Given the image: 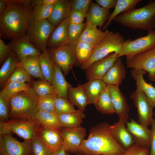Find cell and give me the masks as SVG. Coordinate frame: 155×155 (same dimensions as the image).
Returning <instances> with one entry per match:
<instances>
[{
	"mask_svg": "<svg viewBox=\"0 0 155 155\" xmlns=\"http://www.w3.org/2000/svg\"><path fill=\"white\" fill-rule=\"evenodd\" d=\"M7 7L0 15V38L11 40L25 36L33 20L29 0H5Z\"/></svg>",
	"mask_w": 155,
	"mask_h": 155,
	"instance_id": "6da1fadb",
	"label": "cell"
},
{
	"mask_svg": "<svg viewBox=\"0 0 155 155\" xmlns=\"http://www.w3.org/2000/svg\"><path fill=\"white\" fill-rule=\"evenodd\" d=\"M125 150L112 134L109 124L101 123L92 127L86 139H84L76 155H122Z\"/></svg>",
	"mask_w": 155,
	"mask_h": 155,
	"instance_id": "7a4b0ae2",
	"label": "cell"
},
{
	"mask_svg": "<svg viewBox=\"0 0 155 155\" xmlns=\"http://www.w3.org/2000/svg\"><path fill=\"white\" fill-rule=\"evenodd\" d=\"M131 29L147 31L155 29V1L143 7L122 13L113 20Z\"/></svg>",
	"mask_w": 155,
	"mask_h": 155,
	"instance_id": "3957f363",
	"label": "cell"
},
{
	"mask_svg": "<svg viewBox=\"0 0 155 155\" xmlns=\"http://www.w3.org/2000/svg\"><path fill=\"white\" fill-rule=\"evenodd\" d=\"M38 96L31 86L16 94L10 100V117L11 119L34 118L38 111Z\"/></svg>",
	"mask_w": 155,
	"mask_h": 155,
	"instance_id": "277c9868",
	"label": "cell"
},
{
	"mask_svg": "<svg viewBox=\"0 0 155 155\" xmlns=\"http://www.w3.org/2000/svg\"><path fill=\"white\" fill-rule=\"evenodd\" d=\"M125 40L119 33H114L95 46L89 58L80 65L81 68L86 70L94 62L113 53H118Z\"/></svg>",
	"mask_w": 155,
	"mask_h": 155,
	"instance_id": "5b68a950",
	"label": "cell"
},
{
	"mask_svg": "<svg viewBox=\"0 0 155 155\" xmlns=\"http://www.w3.org/2000/svg\"><path fill=\"white\" fill-rule=\"evenodd\" d=\"M155 47V31H148V34L132 40L131 38L125 40L118 53L117 58L123 56L126 57V61L140 53Z\"/></svg>",
	"mask_w": 155,
	"mask_h": 155,
	"instance_id": "8992f818",
	"label": "cell"
},
{
	"mask_svg": "<svg viewBox=\"0 0 155 155\" xmlns=\"http://www.w3.org/2000/svg\"><path fill=\"white\" fill-rule=\"evenodd\" d=\"M55 27L47 19L33 20L26 36L36 48L42 52L47 49L48 39Z\"/></svg>",
	"mask_w": 155,
	"mask_h": 155,
	"instance_id": "52a82bcc",
	"label": "cell"
},
{
	"mask_svg": "<svg viewBox=\"0 0 155 155\" xmlns=\"http://www.w3.org/2000/svg\"><path fill=\"white\" fill-rule=\"evenodd\" d=\"M0 125L24 140L31 141L37 136L41 125L38 121L34 118L11 119L5 122H0Z\"/></svg>",
	"mask_w": 155,
	"mask_h": 155,
	"instance_id": "ba28073f",
	"label": "cell"
},
{
	"mask_svg": "<svg viewBox=\"0 0 155 155\" xmlns=\"http://www.w3.org/2000/svg\"><path fill=\"white\" fill-rule=\"evenodd\" d=\"M75 46L69 44L57 48H47L54 62L61 68L64 76L68 75L77 60Z\"/></svg>",
	"mask_w": 155,
	"mask_h": 155,
	"instance_id": "9c48e42d",
	"label": "cell"
},
{
	"mask_svg": "<svg viewBox=\"0 0 155 155\" xmlns=\"http://www.w3.org/2000/svg\"><path fill=\"white\" fill-rule=\"evenodd\" d=\"M31 141L19 142L11 134L0 135V155H30Z\"/></svg>",
	"mask_w": 155,
	"mask_h": 155,
	"instance_id": "30bf717a",
	"label": "cell"
},
{
	"mask_svg": "<svg viewBox=\"0 0 155 155\" xmlns=\"http://www.w3.org/2000/svg\"><path fill=\"white\" fill-rule=\"evenodd\" d=\"M126 64L128 68L146 71L150 80L155 82V47L137 55Z\"/></svg>",
	"mask_w": 155,
	"mask_h": 155,
	"instance_id": "8fae6325",
	"label": "cell"
},
{
	"mask_svg": "<svg viewBox=\"0 0 155 155\" xmlns=\"http://www.w3.org/2000/svg\"><path fill=\"white\" fill-rule=\"evenodd\" d=\"M137 109L138 123L148 127L153 120V108L145 95L137 88L130 96Z\"/></svg>",
	"mask_w": 155,
	"mask_h": 155,
	"instance_id": "7c38bea8",
	"label": "cell"
},
{
	"mask_svg": "<svg viewBox=\"0 0 155 155\" xmlns=\"http://www.w3.org/2000/svg\"><path fill=\"white\" fill-rule=\"evenodd\" d=\"M60 131L63 139V146L66 152L75 153L86 136V129L81 126L63 127Z\"/></svg>",
	"mask_w": 155,
	"mask_h": 155,
	"instance_id": "4fadbf2b",
	"label": "cell"
},
{
	"mask_svg": "<svg viewBox=\"0 0 155 155\" xmlns=\"http://www.w3.org/2000/svg\"><path fill=\"white\" fill-rule=\"evenodd\" d=\"M118 53H113L92 63L85 70L88 80H102L103 77L113 65L117 59Z\"/></svg>",
	"mask_w": 155,
	"mask_h": 155,
	"instance_id": "5bb4252c",
	"label": "cell"
},
{
	"mask_svg": "<svg viewBox=\"0 0 155 155\" xmlns=\"http://www.w3.org/2000/svg\"><path fill=\"white\" fill-rule=\"evenodd\" d=\"M69 24V16L53 31L46 44L48 49H55L70 44L68 28Z\"/></svg>",
	"mask_w": 155,
	"mask_h": 155,
	"instance_id": "9a60e30c",
	"label": "cell"
},
{
	"mask_svg": "<svg viewBox=\"0 0 155 155\" xmlns=\"http://www.w3.org/2000/svg\"><path fill=\"white\" fill-rule=\"evenodd\" d=\"M108 86L115 113L118 115L119 120L126 123L129 118V106L126 100L121 91L119 86Z\"/></svg>",
	"mask_w": 155,
	"mask_h": 155,
	"instance_id": "2e32d148",
	"label": "cell"
},
{
	"mask_svg": "<svg viewBox=\"0 0 155 155\" xmlns=\"http://www.w3.org/2000/svg\"><path fill=\"white\" fill-rule=\"evenodd\" d=\"M126 127L133 138L135 143L149 148H150L151 130L148 127L137 123L134 119H129L127 121Z\"/></svg>",
	"mask_w": 155,
	"mask_h": 155,
	"instance_id": "e0dca14e",
	"label": "cell"
},
{
	"mask_svg": "<svg viewBox=\"0 0 155 155\" xmlns=\"http://www.w3.org/2000/svg\"><path fill=\"white\" fill-rule=\"evenodd\" d=\"M37 136L53 152L63 146V139L60 130L41 125Z\"/></svg>",
	"mask_w": 155,
	"mask_h": 155,
	"instance_id": "ac0fdd59",
	"label": "cell"
},
{
	"mask_svg": "<svg viewBox=\"0 0 155 155\" xmlns=\"http://www.w3.org/2000/svg\"><path fill=\"white\" fill-rule=\"evenodd\" d=\"M86 23V26L79 41L86 42L95 46L114 33L108 30L103 31L101 28L98 29L96 26L88 22Z\"/></svg>",
	"mask_w": 155,
	"mask_h": 155,
	"instance_id": "d6986e66",
	"label": "cell"
},
{
	"mask_svg": "<svg viewBox=\"0 0 155 155\" xmlns=\"http://www.w3.org/2000/svg\"><path fill=\"white\" fill-rule=\"evenodd\" d=\"M16 53L18 59L30 56H40L42 53L26 36L11 40L8 44Z\"/></svg>",
	"mask_w": 155,
	"mask_h": 155,
	"instance_id": "ffe728a7",
	"label": "cell"
},
{
	"mask_svg": "<svg viewBox=\"0 0 155 155\" xmlns=\"http://www.w3.org/2000/svg\"><path fill=\"white\" fill-rule=\"evenodd\" d=\"M126 124L125 122L119 120L118 122L109 125V129L117 141L126 150L135 143L132 136L126 127Z\"/></svg>",
	"mask_w": 155,
	"mask_h": 155,
	"instance_id": "44dd1931",
	"label": "cell"
},
{
	"mask_svg": "<svg viewBox=\"0 0 155 155\" xmlns=\"http://www.w3.org/2000/svg\"><path fill=\"white\" fill-rule=\"evenodd\" d=\"M146 73V71L138 69H132L131 72V75L136 82L137 88L145 95L150 104L153 108L155 107V87L144 79V75Z\"/></svg>",
	"mask_w": 155,
	"mask_h": 155,
	"instance_id": "7402d4cb",
	"label": "cell"
},
{
	"mask_svg": "<svg viewBox=\"0 0 155 155\" xmlns=\"http://www.w3.org/2000/svg\"><path fill=\"white\" fill-rule=\"evenodd\" d=\"M126 75V70L122 59H117L103 78L102 80L107 85L119 86L122 83Z\"/></svg>",
	"mask_w": 155,
	"mask_h": 155,
	"instance_id": "603a6c76",
	"label": "cell"
},
{
	"mask_svg": "<svg viewBox=\"0 0 155 155\" xmlns=\"http://www.w3.org/2000/svg\"><path fill=\"white\" fill-rule=\"evenodd\" d=\"M111 14L109 10L92 1L86 14V22L101 28L106 23Z\"/></svg>",
	"mask_w": 155,
	"mask_h": 155,
	"instance_id": "cb8c5ba5",
	"label": "cell"
},
{
	"mask_svg": "<svg viewBox=\"0 0 155 155\" xmlns=\"http://www.w3.org/2000/svg\"><path fill=\"white\" fill-rule=\"evenodd\" d=\"M71 10L70 0H59L47 19L57 27L69 16Z\"/></svg>",
	"mask_w": 155,
	"mask_h": 155,
	"instance_id": "d4e9b609",
	"label": "cell"
},
{
	"mask_svg": "<svg viewBox=\"0 0 155 155\" xmlns=\"http://www.w3.org/2000/svg\"><path fill=\"white\" fill-rule=\"evenodd\" d=\"M64 76L61 68L54 63V70L51 84L58 97L69 100L68 91L69 88L72 86L67 81Z\"/></svg>",
	"mask_w": 155,
	"mask_h": 155,
	"instance_id": "484cf974",
	"label": "cell"
},
{
	"mask_svg": "<svg viewBox=\"0 0 155 155\" xmlns=\"http://www.w3.org/2000/svg\"><path fill=\"white\" fill-rule=\"evenodd\" d=\"M82 85L88 104L94 105L100 93L107 85L102 80H89Z\"/></svg>",
	"mask_w": 155,
	"mask_h": 155,
	"instance_id": "4316f807",
	"label": "cell"
},
{
	"mask_svg": "<svg viewBox=\"0 0 155 155\" xmlns=\"http://www.w3.org/2000/svg\"><path fill=\"white\" fill-rule=\"evenodd\" d=\"M38 56H30L18 59L24 69L31 76L40 79H44L40 67Z\"/></svg>",
	"mask_w": 155,
	"mask_h": 155,
	"instance_id": "83f0119b",
	"label": "cell"
},
{
	"mask_svg": "<svg viewBox=\"0 0 155 155\" xmlns=\"http://www.w3.org/2000/svg\"><path fill=\"white\" fill-rule=\"evenodd\" d=\"M19 63L17 56L15 52L13 51L2 65L0 69V86L2 89Z\"/></svg>",
	"mask_w": 155,
	"mask_h": 155,
	"instance_id": "f1b7e54d",
	"label": "cell"
},
{
	"mask_svg": "<svg viewBox=\"0 0 155 155\" xmlns=\"http://www.w3.org/2000/svg\"><path fill=\"white\" fill-rule=\"evenodd\" d=\"M94 105L96 109L102 114H112L115 113L108 85L102 90Z\"/></svg>",
	"mask_w": 155,
	"mask_h": 155,
	"instance_id": "f546056e",
	"label": "cell"
},
{
	"mask_svg": "<svg viewBox=\"0 0 155 155\" xmlns=\"http://www.w3.org/2000/svg\"><path fill=\"white\" fill-rule=\"evenodd\" d=\"M69 100L78 109L84 111L88 104L87 98L85 94L82 84H79L76 87H70L68 91Z\"/></svg>",
	"mask_w": 155,
	"mask_h": 155,
	"instance_id": "4dcf8cb0",
	"label": "cell"
},
{
	"mask_svg": "<svg viewBox=\"0 0 155 155\" xmlns=\"http://www.w3.org/2000/svg\"><path fill=\"white\" fill-rule=\"evenodd\" d=\"M142 1V0H117L114 9L111 13L105 24L103 26V31L106 30L110 24L111 22L119 14L135 9L139 3Z\"/></svg>",
	"mask_w": 155,
	"mask_h": 155,
	"instance_id": "1f68e13d",
	"label": "cell"
},
{
	"mask_svg": "<svg viewBox=\"0 0 155 155\" xmlns=\"http://www.w3.org/2000/svg\"><path fill=\"white\" fill-rule=\"evenodd\" d=\"M39 62L44 79L52 84L54 70V62L47 48L42 52L39 56Z\"/></svg>",
	"mask_w": 155,
	"mask_h": 155,
	"instance_id": "d6a6232c",
	"label": "cell"
},
{
	"mask_svg": "<svg viewBox=\"0 0 155 155\" xmlns=\"http://www.w3.org/2000/svg\"><path fill=\"white\" fill-rule=\"evenodd\" d=\"M62 127L73 128L81 127L85 115L84 111L79 109L75 112L57 116Z\"/></svg>",
	"mask_w": 155,
	"mask_h": 155,
	"instance_id": "836d02e7",
	"label": "cell"
},
{
	"mask_svg": "<svg viewBox=\"0 0 155 155\" xmlns=\"http://www.w3.org/2000/svg\"><path fill=\"white\" fill-rule=\"evenodd\" d=\"M34 118L38 121L42 126L59 130L63 127L58 116L55 113L38 110L35 114Z\"/></svg>",
	"mask_w": 155,
	"mask_h": 155,
	"instance_id": "e575fe53",
	"label": "cell"
},
{
	"mask_svg": "<svg viewBox=\"0 0 155 155\" xmlns=\"http://www.w3.org/2000/svg\"><path fill=\"white\" fill-rule=\"evenodd\" d=\"M31 85L28 83H20L15 81L8 82L5 84L0 94L6 99L10 100L18 93L27 89Z\"/></svg>",
	"mask_w": 155,
	"mask_h": 155,
	"instance_id": "d590c367",
	"label": "cell"
},
{
	"mask_svg": "<svg viewBox=\"0 0 155 155\" xmlns=\"http://www.w3.org/2000/svg\"><path fill=\"white\" fill-rule=\"evenodd\" d=\"M94 46L88 43L79 41L75 49L77 60L80 65L84 63L91 55Z\"/></svg>",
	"mask_w": 155,
	"mask_h": 155,
	"instance_id": "8d00e7d4",
	"label": "cell"
},
{
	"mask_svg": "<svg viewBox=\"0 0 155 155\" xmlns=\"http://www.w3.org/2000/svg\"><path fill=\"white\" fill-rule=\"evenodd\" d=\"M31 85L34 91L38 96L56 94L53 86L45 80L40 79L33 81Z\"/></svg>",
	"mask_w": 155,
	"mask_h": 155,
	"instance_id": "74e56055",
	"label": "cell"
},
{
	"mask_svg": "<svg viewBox=\"0 0 155 155\" xmlns=\"http://www.w3.org/2000/svg\"><path fill=\"white\" fill-rule=\"evenodd\" d=\"M55 94H53L38 97V110L55 113L56 100L57 97Z\"/></svg>",
	"mask_w": 155,
	"mask_h": 155,
	"instance_id": "f35d334b",
	"label": "cell"
},
{
	"mask_svg": "<svg viewBox=\"0 0 155 155\" xmlns=\"http://www.w3.org/2000/svg\"><path fill=\"white\" fill-rule=\"evenodd\" d=\"M11 81L31 84L33 82L31 76L24 69L20 62L6 83Z\"/></svg>",
	"mask_w": 155,
	"mask_h": 155,
	"instance_id": "ab89813d",
	"label": "cell"
},
{
	"mask_svg": "<svg viewBox=\"0 0 155 155\" xmlns=\"http://www.w3.org/2000/svg\"><path fill=\"white\" fill-rule=\"evenodd\" d=\"M74 105L68 99L64 98H57L55 105V113L57 116L75 112L76 111Z\"/></svg>",
	"mask_w": 155,
	"mask_h": 155,
	"instance_id": "60d3db41",
	"label": "cell"
},
{
	"mask_svg": "<svg viewBox=\"0 0 155 155\" xmlns=\"http://www.w3.org/2000/svg\"><path fill=\"white\" fill-rule=\"evenodd\" d=\"M32 155H51L53 151L36 136L31 142Z\"/></svg>",
	"mask_w": 155,
	"mask_h": 155,
	"instance_id": "b9f144b4",
	"label": "cell"
},
{
	"mask_svg": "<svg viewBox=\"0 0 155 155\" xmlns=\"http://www.w3.org/2000/svg\"><path fill=\"white\" fill-rule=\"evenodd\" d=\"M55 4L32 6L33 20L47 19Z\"/></svg>",
	"mask_w": 155,
	"mask_h": 155,
	"instance_id": "7bdbcfd3",
	"label": "cell"
},
{
	"mask_svg": "<svg viewBox=\"0 0 155 155\" xmlns=\"http://www.w3.org/2000/svg\"><path fill=\"white\" fill-rule=\"evenodd\" d=\"M86 26V23L79 24L69 23L68 28L70 44L75 46L79 42L80 37Z\"/></svg>",
	"mask_w": 155,
	"mask_h": 155,
	"instance_id": "ee69618b",
	"label": "cell"
},
{
	"mask_svg": "<svg viewBox=\"0 0 155 155\" xmlns=\"http://www.w3.org/2000/svg\"><path fill=\"white\" fill-rule=\"evenodd\" d=\"M10 112V100L6 99L0 94V122H5L9 119Z\"/></svg>",
	"mask_w": 155,
	"mask_h": 155,
	"instance_id": "f6af8a7d",
	"label": "cell"
},
{
	"mask_svg": "<svg viewBox=\"0 0 155 155\" xmlns=\"http://www.w3.org/2000/svg\"><path fill=\"white\" fill-rule=\"evenodd\" d=\"M150 150L139 144H135L125 150L122 155H149Z\"/></svg>",
	"mask_w": 155,
	"mask_h": 155,
	"instance_id": "bcb514c9",
	"label": "cell"
},
{
	"mask_svg": "<svg viewBox=\"0 0 155 155\" xmlns=\"http://www.w3.org/2000/svg\"><path fill=\"white\" fill-rule=\"evenodd\" d=\"M92 1L91 0H70L72 9L88 12Z\"/></svg>",
	"mask_w": 155,
	"mask_h": 155,
	"instance_id": "7dc6e473",
	"label": "cell"
},
{
	"mask_svg": "<svg viewBox=\"0 0 155 155\" xmlns=\"http://www.w3.org/2000/svg\"><path fill=\"white\" fill-rule=\"evenodd\" d=\"M86 14L82 11L72 9L69 16V23L75 24L83 23Z\"/></svg>",
	"mask_w": 155,
	"mask_h": 155,
	"instance_id": "c3c4849f",
	"label": "cell"
},
{
	"mask_svg": "<svg viewBox=\"0 0 155 155\" xmlns=\"http://www.w3.org/2000/svg\"><path fill=\"white\" fill-rule=\"evenodd\" d=\"M13 51L10 46L5 44L0 37V63L2 65Z\"/></svg>",
	"mask_w": 155,
	"mask_h": 155,
	"instance_id": "681fc988",
	"label": "cell"
},
{
	"mask_svg": "<svg viewBox=\"0 0 155 155\" xmlns=\"http://www.w3.org/2000/svg\"><path fill=\"white\" fill-rule=\"evenodd\" d=\"M96 3L102 7L109 10L111 8H115L117 0H95Z\"/></svg>",
	"mask_w": 155,
	"mask_h": 155,
	"instance_id": "f907efd6",
	"label": "cell"
},
{
	"mask_svg": "<svg viewBox=\"0 0 155 155\" xmlns=\"http://www.w3.org/2000/svg\"><path fill=\"white\" fill-rule=\"evenodd\" d=\"M150 125L151 139L149 155H155V119H153Z\"/></svg>",
	"mask_w": 155,
	"mask_h": 155,
	"instance_id": "816d5d0a",
	"label": "cell"
},
{
	"mask_svg": "<svg viewBox=\"0 0 155 155\" xmlns=\"http://www.w3.org/2000/svg\"><path fill=\"white\" fill-rule=\"evenodd\" d=\"M59 0H30L32 6L47 5L55 4Z\"/></svg>",
	"mask_w": 155,
	"mask_h": 155,
	"instance_id": "f5cc1de1",
	"label": "cell"
},
{
	"mask_svg": "<svg viewBox=\"0 0 155 155\" xmlns=\"http://www.w3.org/2000/svg\"><path fill=\"white\" fill-rule=\"evenodd\" d=\"M51 155H67V152L63 146L59 149L53 151Z\"/></svg>",
	"mask_w": 155,
	"mask_h": 155,
	"instance_id": "db71d44e",
	"label": "cell"
},
{
	"mask_svg": "<svg viewBox=\"0 0 155 155\" xmlns=\"http://www.w3.org/2000/svg\"><path fill=\"white\" fill-rule=\"evenodd\" d=\"M7 6L5 0H0V15L3 14L6 9Z\"/></svg>",
	"mask_w": 155,
	"mask_h": 155,
	"instance_id": "11a10c76",
	"label": "cell"
},
{
	"mask_svg": "<svg viewBox=\"0 0 155 155\" xmlns=\"http://www.w3.org/2000/svg\"><path fill=\"white\" fill-rule=\"evenodd\" d=\"M67 155H70V154H69V152H68V153H67Z\"/></svg>",
	"mask_w": 155,
	"mask_h": 155,
	"instance_id": "9f6ffc18",
	"label": "cell"
},
{
	"mask_svg": "<svg viewBox=\"0 0 155 155\" xmlns=\"http://www.w3.org/2000/svg\"></svg>",
	"mask_w": 155,
	"mask_h": 155,
	"instance_id": "6f0895ef",
	"label": "cell"
},
{
	"mask_svg": "<svg viewBox=\"0 0 155 155\" xmlns=\"http://www.w3.org/2000/svg\"><path fill=\"white\" fill-rule=\"evenodd\" d=\"M32 155V154H31V155Z\"/></svg>",
	"mask_w": 155,
	"mask_h": 155,
	"instance_id": "680465c9",
	"label": "cell"
},
{
	"mask_svg": "<svg viewBox=\"0 0 155 155\" xmlns=\"http://www.w3.org/2000/svg\"></svg>",
	"mask_w": 155,
	"mask_h": 155,
	"instance_id": "91938a15",
	"label": "cell"
},
{
	"mask_svg": "<svg viewBox=\"0 0 155 155\" xmlns=\"http://www.w3.org/2000/svg\"></svg>",
	"mask_w": 155,
	"mask_h": 155,
	"instance_id": "94428289",
	"label": "cell"
}]
</instances>
